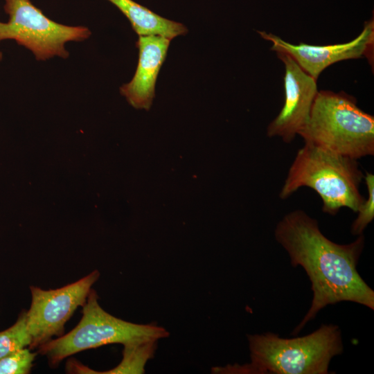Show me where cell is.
Returning a JSON list of instances; mask_svg holds the SVG:
<instances>
[{"label": "cell", "mask_w": 374, "mask_h": 374, "mask_svg": "<svg viewBox=\"0 0 374 374\" xmlns=\"http://www.w3.org/2000/svg\"><path fill=\"white\" fill-rule=\"evenodd\" d=\"M274 237L287 252L291 265L303 268L313 292L311 306L292 335L328 305L350 301L374 310V291L357 269L364 247L363 234L349 244L335 243L323 234L316 219L296 209L277 223Z\"/></svg>", "instance_id": "cell-1"}, {"label": "cell", "mask_w": 374, "mask_h": 374, "mask_svg": "<svg viewBox=\"0 0 374 374\" xmlns=\"http://www.w3.org/2000/svg\"><path fill=\"white\" fill-rule=\"evenodd\" d=\"M364 174L357 159L310 143L297 151L279 193L286 199L301 187L313 189L322 200V211L335 215L343 207L357 212L365 200L359 186Z\"/></svg>", "instance_id": "cell-2"}, {"label": "cell", "mask_w": 374, "mask_h": 374, "mask_svg": "<svg viewBox=\"0 0 374 374\" xmlns=\"http://www.w3.org/2000/svg\"><path fill=\"white\" fill-rule=\"evenodd\" d=\"M299 135L305 143L357 160L374 155V116L343 91H318Z\"/></svg>", "instance_id": "cell-3"}, {"label": "cell", "mask_w": 374, "mask_h": 374, "mask_svg": "<svg viewBox=\"0 0 374 374\" xmlns=\"http://www.w3.org/2000/svg\"><path fill=\"white\" fill-rule=\"evenodd\" d=\"M248 341L251 373L327 374L332 357L344 350L339 328L332 324L296 338L267 332L248 335Z\"/></svg>", "instance_id": "cell-4"}, {"label": "cell", "mask_w": 374, "mask_h": 374, "mask_svg": "<svg viewBox=\"0 0 374 374\" xmlns=\"http://www.w3.org/2000/svg\"><path fill=\"white\" fill-rule=\"evenodd\" d=\"M168 335L162 327L134 323L109 314L100 307L97 293L91 289L82 305V317L78 324L69 333L39 346V351L55 366L82 350L111 344L157 341Z\"/></svg>", "instance_id": "cell-5"}, {"label": "cell", "mask_w": 374, "mask_h": 374, "mask_svg": "<svg viewBox=\"0 0 374 374\" xmlns=\"http://www.w3.org/2000/svg\"><path fill=\"white\" fill-rule=\"evenodd\" d=\"M8 22L0 21V42L13 39L30 50L37 60L67 58L69 42H82L91 32L82 26H67L47 17L30 0H5Z\"/></svg>", "instance_id": "cell-6"}, {"label": "cell", "mask_w": 374, "mask_h": 374, "mask_svg": "<svg viewBox=\"0 0 374 374\" xmlns=\"http://www.w3.org/2000/svg\"><path fill=\"white\" fill-rule=\"evenodd\" d=\"M99 276V271L95 270L74 283L55 290L30 287L31 303L26 312L31 337L30 349L40 346L54 336L62 335L65 323L75 310L86 302Z\"/></svg>", "instance_id": "cell-7"}, {"label": "cell", "mask_w": 374, "mask_h": 374, "mask_svg": "<svg viewBox=\"0 0 374 374\" xmlns=\"http://www.w3.org/2000/svg\"><path fill=\"white\" fill-rule=\"evenodd\" d=\"M272 43L271 50L290 55L308 74L317 80L321 73L337 62L366 57L373 64L374 20L365 22L362 33L350 42L330 45L292 44L272 33L258 31Z\"/></svg>", "instance_id": "cell-8"}, {"label": "cell", "mask_w": 374, "mask_h": 374, "mask_svg": "<svg viewBox=\"0 0 374 374\" xmlns=\"http://www.w3.org/2000/svg\"><path fill=\"white\" fill-rule=\"evenodd\" d=\"M285 65V102L267 128L268 137H280L290 143L305 125L318 92L317 80L305 72L287 54L276 52Z\"/></svg>", "instance_id": "cell-9"}, {"label": "cell", "mask_w": 374, "mask_h": 374, "mask_svg": "<svg viewBox=\"0 0 374 374\" xmlns=\"http://www.w3.org/2000/svg\"><path fill=\"white\" fill-rule=\"evenodd\" d=\"M159 35H139L136 42L139 62L135 73L127 84L120 87L121 93L136 109L148 110L154 98L155 84L166 60L170 43Z\"/></svg>", "instance_id": "cell-10"}, {"label": "cell", "mask_w": 374, "mask_h": 374, "mask_svg": "<svg viewBox=\"0 0 374 374\" xmlns=\"http://www.w3.org/2000/svg\"><path fill=\"white\" fill-rule=\"evenodd\" d=\"M130 21L139 35H159L172 39L188 33L182 24L164 18L133 0H107Z\"/></svg>", "instance_id": "cell-11"}, {"label": "cell", "mask_w": 374, "mask_h": 374, "mask_svg": "<svg viewBox=\"0 0 374 374\" xmlns=\"http://www.w3.org/2000/svg\"><path fill=\"white\" fill-rule=\"evenodd\" d=\"M155 341H145L130 343L124 346L123 359L120 364L107 372L99 373H142L148 359L153 356Z\"/></svg>", "instance_id": "cell-12"}, {"label": "cell", "mask_w": 374, "mask_h": 374, "mask_svg": "<svg viewBox=\"0 0 374 374\" xmlns=\"http://www.w3.org/2000/svg\"><path fill=\"white\" fill-rule=\"evenodd\" d=\"M30 344L26 314L23 312L15 324L0 332V359L19 349L29 347Z\"/></svg>", "instance_id": "cell-13"}, {"label": "cell", "mask_w": 374, "mask_h": 374, "mask_svg": "<svg viewBox=\"0 0 374 374\" xmlns=\"http://www.w3.org/2000/svg\"><path fill=\"white\" fill-rule=\"evenodd\" d=\"M363 179L367 188L368 197L359 208L358 215L351 225L350 231L355 235L363 234L366 226L374 218V175L366 172Z\"/></svg>", "instance_id": "cell-14"}, {"label": "cell", "mask_w": 374, "mask_h": 374, "mask_svg": "<svg viewBox=\"0 0 374 374\" xmlns=\"http://www.w3.org/2000/svg\"><path fill=\"white\" fill-rule=\"evenodd\" d=\"M36 356L30 348H24L0 359V374L30 373Z\"/></svg>", "instance_id": "cell-15"}, {"label": "cell", "mask_w": 374, "mask_h": 374, "mask_svg": "<svg viewBox=\"0 0 374 374\" xmlns=\"http://www.w3.org/2000/svg\"><path fill=\"white\" fill-rule=\"evenodd\" d=\"M2 56H3L2 53L0 51V61H1V59H2Z\"/></svg>", "instance_id": "cell-16"}]
</instances>
